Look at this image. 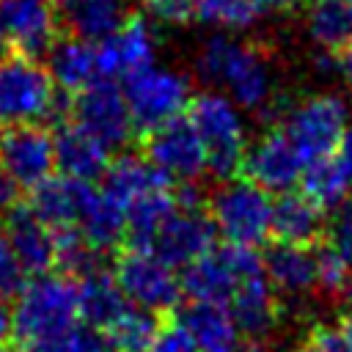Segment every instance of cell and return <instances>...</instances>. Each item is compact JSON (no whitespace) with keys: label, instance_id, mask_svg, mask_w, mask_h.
<instances>
[{"label":"cell","instance_id":"277c9868","mask_svg":"<svg viewBox=\"0 0 352 352\" xmlns=\"http://www.w3.org/2000/svg\"><path fill=\"white\" fill-rule=\"evenodd\" d=\"M187 118L206 146L209 168L220 179L239 176L248 140H245V124L236 110V102L228 99L226 94L206 91V94L192 96L187 107Z\"/></svg>","mask_w":352,"mask_h":352},{"label":"cell","instance_id":"8992f818","mask_svg":"<svg viewBox=\"0 0 352 352\" xmlns=\"http://www.w3.org/2000/svg\"><path fill=\"white\" fill-rule=\"evenodd\" d=\"M349 121V110L336 94H314L289 107L283 124L286 138L294 143L305 162L330 157L338 151Z\"/></svg>","mask_w":352,"mask_h":352},{"label":"cell","instance_id":"f546056e","mask_svg":"<svg viewBox=\"0 0 352 352\" xmlns=\"http://www.w3.org/2000/svg\"><path fill=\"white\" fill-rule=\"evenodd\" d=\"M300 187L316 206L336 209L346 201L349 187H352V176L344 168V162L338 160V154H330V157H319L314 162H305V170L300 176Z\"/></svg>","mask_w":352,"mask_h":352},{"label":"cell","instance_id":"ffe728a7","mask_svg":"<svg viewBox=\"0 0 352 352\" xmlns=\"http://www.w3.org/2000/svg\"><path fill=\"white\" fill-rule=\"evenodd\" d=\"M47 69L66 94H80L94 80H99V63H96V47L77 36H63L52 44L47 52Z\"/></svg>","mask_w":352,"mask_h":352},{"label":"cell","instance_id":"d6986e66","mask_svg":"<svg viewBox=\"0 0 352 352\" xmlns=\"http://www.w3.org/2000/svg\"><path fill=\"white\" fill-rule=\"evenodd\" d=\"M228 308H231V316L236 322V330H242L245 336H250L256 341L261 336H267L278 324V316H280L278 297H275L272 283L264 272L242 280L236 286Z\"/></svg>","mask_w":352,"mask_h":352},{"label":"cell","instance_id":"d4e9b609","mask_svg":"<svg viewBox=\"0 0 352 352\" xmlns=\"http://www.w3.org/2000/svg\"><path fill=\"white\" fill-rule=\"evenodd\" d=\"M77 286H80V316L85 319V324H91L102 333L132 308L129 297L118 286L116 275L94 270V272L82 275Z\"/></svg>","mask_w":352,"mask_h":352},{"label":"cell","instance_id":"7402d4cb","mask_svg":"<svg viewBox=\"0 0 352 352\" xmlns=\"http://www.w3.org/2000/svg\"><path fill=\"white\" fill-rule=\"evenodd\" d=\"M239 283H242V278L226 258L223 248L201 256L198 261L187 264L182 272V292L190 300H204V302L228 305Z\"/></svg>","mask_w":352,"mask_h":352},{"label":"cell","instance_id":"8d00e7d4","mask_svg":"<svg viewBox=\"0 0 352 352\" xmlns=\"http://www.w3.org/2000/svg\"><path fill=\"white\" fill-rule=\"evenodd\" d=\"M324 245H330L352 264V198L336 206L330 220H324Z\"/></svg>","mask_w":352,"mask_h":352},{"label":"cell","instance_id":"8fae6325","mask_svg":"<svg viewBox=\"0 0 352 352\" xmlns=\"http://www.w3.org/2000/svg\"><path fill=\"white\" fill-rule=\"evenodd\" d=\"M69 118L104 140L107 146H124L135 135V121L126 104L124 91L116 85V80H94L88 88L74 94Z\"/></svg>","mask_w":352,"mask_h":352},{"label":"cell","instance_id":"603a6c76","mask_svg":"<svg viewBox=\"0 0 352 352\" xmlns=\"http://www.w3.org/2000/svg\"><path fill=\"white\" fill-rule=\"evenodd\" d=\"M104 192L121 204L124 209L129 204H135L140 195L151 192V190H160V187H170V179L154 168L148 162V157H138V154H121L110 162V168L104 170Z\"/></svg>","mask_w":352,"mask_h":352},{"label":"cell","instance_id":"c3c4849f","mask_svg":"<svg viewBox=\"0 0 352 352\" xmlns=\"http://www.w3.org/2000/svg\"><path fill=\"white\" fill-rule=\"evenodd\" d=\"M292 352H327V349H322L319 344L308 341V344H300V346H297V349H292Z\"/></svg>","mask_w":352,"mask_h":352},{"label":"cell","instance_id":"7dc6e473","mask_svg":"<svg viewBox=\"0 0 352 352\" xmlns=\"http://www.w3.org/2000/svg\"><path fill=\"white\" fill-rule=\"evenodd\" d=\"M300 0H258V6L261 8H267V11H289V8H294Z\"/></svg>","mask_w":352,"mask_h":352},{"label":"cell","instance_id":"bcb514c9","mask_svg":"<svg viewBox=\"0 0 352 352\" xmlns=\"http://www.w3.org/2000/svg\"><path fill=\"white\" fill-rule=\"evenodd\" d=\"M11 336V311L6 305V300L0 297V341Z\"/></svg>","mask_w":352,"mask_h":352},{"label":"cell","instance_id":"f1b7e54d","mask_svg":"<svg viewBox=\"0 0 352 352\" xmlns=\"http://www.w3.org/2000/svg\"><path fill=\"white\" fill-rule=\"evenodd\" d=\"M179 209L176 192L170 187L151 190L140 195L135 204L126 206V236L132 248H151L160 228L170 220V214Z\"/></svg>","mask_w":352,"mask_h":352},{"label":"cell","instance_id":"2e32d148","mask_svg":"<svg viewBox=\"0 0 352 352\" xmlns=\"http://www.w3.org/2000/svg\"><path fill=\"white\" fill-rule=\"evenodd\" d=\"M91 192H94L91 182H80L66 173L47 176L44 182H38L30 190L28 206L50 228H69V226L80 223V214H82Z\"/></svg>","mask_w":352,"mask_h":352},{"label":"cell","instance_id":"30bf717a","mask_svg":"<svg viewBox=\"0 0 352 352\" xmlns=\"http://www.w3.org/2000/svg\"><path fill=\"white\" fill-rule=\"evenodd\" d=\"M146 157L154 168H160L168 179H176L179 184L195 182L209 168V154L204 140L198 138L190 118H173L143 138Z\"/></svg>","mask_w":352,"mask_h":352},{"label":"cell","instance_id":"b9f144b4","mask_svg":"<svg viewBox=\"0 0 352 352\" xmlns=\"http://www.w3.org/2000/svg\"><path fill=\"white\" fill-rule=\"evenodd\" d=\"M19 184L3 170V165H0V209H11V206H16L19 201H16V195H19Z\"/></svg>","mask_w":352,"mask_h":352},{"label":"cell","instance_id":"ee69618b","mask_svg":"<svg viewBox=\"0 0 352 352\" xmlns=\"http://www.w3.org/2000/svg\"><path fill=\"white\" fill-rule=\"evenodd\" d=\"M338 160L344 162V168L349 170V176H352V126L344 132V138H341V146H338Z\"/></svg>","mask_w":352,"mask_h":352},{"label":"cell","instance_id":"ab89813d","mask_svg":"<svg viewBox=\"0 0 352 352\" xmlns=\"http://www.w3.org/2000/svg\"><path fill=\"white\" fill-rule=\"evenodd\" d=\"M143 8L165 25H184L195 16V0H140Z\"/></svg>","mask_w":352,"mask_h":352},{"label":"cell","instance_id":"60d3db41","mask_svg":"<svg viewBox=\"0 0 352 352\" xmlns=\"http://www.w3.org/2000/svg\"><path fill=\"white\" fill-rule=\"evenodd\" d=\"M151 352H201V346L195 344V338L173 319V322H162L160 333L154 338Z\"/></svg>","mask_w":352,"mask_h":352},{"label":"cell","instance_id":"f6af8a7d","mask_svg":"<svg viewBox=\"0 0 352 352\" xmlns=\"http://www.w3.org/2000/svg\"><path fill=\"white\" fill-rule=\"evenodd\" d=\"M214 352H267L256 338H250V341H231L228 346H223V349H214Z\"/></svg>","mask_w":352,"mask_h":352},{"label":"cell","instance_id":"484cf974","mask_svg":"<svg viewBox=\"0 0 352 352\" xmlns=\"http://www.w3.org/2000/svg\"><path fill=\"white\" fill-rule=\"evenodd\" d=\"M176 322L195 338L204 352H214L236 341V322L231 316V308H226L223 302L190 300L176 311Z\"/></svg>","mask_w":352,"mask_h":352},{"label":"cell","instance_id":"d6a6232c","mask_svg":"<svg viewBox=\"0 0 352 352\" xmlns=\"http://www.w3.org/2000/svg\"><path fill=\"white\" fill-rule=\"evenodd\" d=\"M258 0H195V19L220 30H248L258 22Z\"/></svg>","mask_w":352,"mask_h":352},{"label":"cell","instance_id":"681fc988","mask_svg":"<svg viewBox=\"0 0 352 352\" xmlns=\"http://www.w3.org/2000/svg\"><path fill=\"white\" fill-rule=\"evenodd\" d=\"M346 297H349V305H352V292H349V294H346Z\"/></svg>","mask_w":352,"mask_h":352},{"label":"cell","instance_id":"cb8c5ba5","mask_svg":"<svg viewBox=\"0 0 352 352\" xmlns=\"http://www.w3.org/2000/svg\"><path fill=\"white\" fill-rule=\"evenodd\" d=\"M324 209L316 206L305 192H280L272 204V234L278 242L311 245L324 234Z\"/></svg>","mask_w":352,"mask_h":352},{"label":"cell","instance_id":"7c38bea8","mask_svg":"<svg viewBox=\"0 0 352 352\" xmlns=\"http://www.w3.org/2000/svg\"><path fill=\"white\" fill-rule=\"evenodd\" d=\"M0 165L22 187L33 190L52 176L55 138L41 124H16L0 129Z\"/></svg>","mask_w":352,"mask_h":352},{"label":"cell","instance_id":"816d5d0a","mask_svg":"<svg viewBox=\"0 0 352 352\" xmlns=\"http://www.w3.org/2000/svg\"><path fill=\"white\" fill-rule=\"evenodd\" d=\"M0 352H6V349H0Z\"/></svg>","mask_w":352,"mask_h":352},{"label":"cell","instance_id":"9a60e30c","mask_svg":"<svg viewBox=\"0 0 352 352\" xmlns=\"http://www.w3.org/2000/svg\"><path fill=\"white\" fill-rule=\"evenodd\" d=\"M214 236H217V228L209 212H204L201 206L195 209L179 206L154 236L151 250L170 267H187L214 250Z\"/></svg>","mask_w":352,"mask_h":352},{"label":"cell","instance_id":"f35d334b","mask_svg":"<svg viewBox=\"0 0 352 352\" xmlns=\"http://www.w3.org/2000/svg\"><path fill=\"white\" fill-rule=\"evenodd\" d=\"M311 341L327 352H352V308L338 324H316Z\"/></svg>","mask_w":352,"mask_h":352},{"label":"cell","instance_id":"ac0fdd59","mask_svg":"<svg viewBox=\"0 0 352 352\" xmlns=\"http://www.w3.org/2000/svg\"><path fill=\"white\" fill-rule=\"evenodd\" d=\"M3 234L14 245L28 275H47L50 267H55V228L41 223L30 206H11Z\"/></svg>","mask_w":352,"mask_h":352},{"label":"cell","instance_id":"4dcf8cb0","mask_svg":"<svg viewBox=\"0 0 352 352\" xmlns=\"http://www.w3.org/2000/svg\"><path fill=\"white\" fill-rule=\"evenodd\" d=\"M308 36L327 52H338L352 41V11L346 0H314L305 16Z\"/></svg>","mask_w":352,"mask_h":352},{"label":"cell","instance_id":"e575fe53","mask_svg":"<svg viewBox=\"0 0 352 352\" xmlns=\"http://www.w3.org/2000/svg\"><path fill=\"white\" fill-rule=\"evenodd\" d=\"M316 286L324 292V294H333V297H341V294H349L352 289V264L336 253L330 245H322L316 250Z\"/></svg>","mask_w":352,"mask_h":352},{"label":"cell","instance_id":"6da1fadb","mask_svg":"<svg viewBox=\"0 0 352 352\" xmlns=\"http://www.w3.org/2000/svg\"><path fill=\"white\" fill-rule=\"evenodd\" d=\"M80 319V286L69 275H33L11 311V336L33 352Z\"/></svg>","mask_w":352,"mask_h":352},{"label":"cell","instance_id":"836d02e7","mask_svg":"<svg viewBox=\"0 0 352 352\" xmlns=\"http://www.w3.org/2000/svg\"><path fill=\"white\" fill-rule=\"evenodd\" d=\"M55 264L72 278V275H88L99 270V250L80 234L77 226L55 228Z\"/></svg>","mask_w":352,"mask_h":352},{"label":"cell","instance_id":"5b68a950","mask_svg":"<svg viewBox=\"0 0 352 352\" xmlns=\"http://www.w3.org/2000/svg\"><path fill=\"white\" fill-rule=\"evenodd\" d=\"M217 234L234 245H258L272 234V201L264 187L245 176L226 179L209 198Z\"/></svg>","mask_w":352,"mask_h":352},{"label":"cell","instance_id":"3957f363","mask_svg":"<svg viewBox=\"0 0 352 352\" xmlns=\"http://www.w3.org/2000/svg\"><path fill=\"white\" fill-rule=\"evenodd\" d=\"M72 113V102L55 96L47 66L25 55H0V126L38 124Z\"/></svg>","mask_w":352,"mask_h":352},{"label":"cell","instance_id":"83f0119b","mask_svg":"<svg viewBox=\"0 0 352 352\" xmlns=\"http://www.w3.org/2000/svg\"><path fill=\"white\" fill-rule=\"evenodd\" d=\"M77 228L99 253L110 250L126 236V209L116 204L104 190H94Z\"/></svg>","mask_w":352,"mask_h":352},{"label":"cell","instance_id":"7a4b0ae2","mask_svg":"<svg viewBox=\"0 0 352 352\" xmlns=\"http://www.w3.org/2000/svg\"><path fill=\"white\" fill-rule=\"evenodd\" d=\"M198 74L231 94L242 107H264L272 99V72L264 50L256 44L212 36L198 52Z\"/></svg>","mask_w":352,"mask_h":352},{"label":"cell","instance_id":"e0dca14e","mask_svg":"<svg viewBox=\"0 0 352 352\" xmlns=\"http://www.w3.org/2000/svg\"><path fill=\"white\" fill-rule=\"evenodd\" d=\"M55 138V168L60 173L80 179V182H94L104 176L110 168V146L74 124L72 118L60 124V129L52 135Z\"/></svg>","mask_w":352,"mask_h":352},{"label":"cell","instance_id":"5bb4252c","mask_svg":"<svg viewBox=\"0 0 352 352\" xmlns=\"http://www.w3.org/2000/svg\"><path fill=\"white\" fill-rule=\"evenodd\" d=\"M157 38L140 14H129L126 22L96 44V63L104 80H126L154 63Z\"/></svg>","mask_w":352,"mask_h":352},{"label":"cell","instance_id":"74e56055","mask_svg":"<svg viewBox=\"0 0 352 352\" xmlns=\"http://www.w3.org/2000/svg\"><path fill=\"white\" fill-rule=\"evenodd\" d=\"M25 267L14 250V245L8 242L6 234H0V297H14L25 289Z\"/></svg>","mask_w":352,"mask_h":352},{"label":"cell","instance_id":"9c48e42d","mask_svg":"<svg viewBox=\"0 0 352 352\" xmlns=\"http://www.w3.org/2000/svg\"><path fill=\"white\" fill-rule=\"evenodd\" d=\"M58 41L52 0H0V52L36 58Z\"/></svg>","mask_w":352,"mask_h":352},{"label":"cell","instance_id":"1f68e13d","mask_svg":"<svg viewBox=\"0 0 352 352\" xmlns=\"http://www.w3.org/2000/svg\"><path fill=\"white\" fill-rule=\"evenodd\" d=\"M160 324L162 322H157L151 316V311L129 308L116 324H110L104 330V338L116 352H151Z\"/></svg>","mask_w":352,"mask_h":352},{"label":"cell","instance_id":"52a82bcc","mask_svg":"<svg viewBox=\"0 0 352 352\" xmlns=\"http://www.w3.org/2000/svg\"><path fill=\"white\" fill-rule=\"evenodd\" d=\"M124 96H126L135 126L143 132H151V129L179 118L192 102L190 80L184 74H179L173 69H162V66L160 69L148 66V69L126 77Z\"/></svg>","mask_w":352,"mask_h":352},{"label":"cell","instance_id":"4fadbf2b","mask_svg":"<svg viewBox=\"0 0 352 352\" xmlns=\"http://www.w3.org/2000/svg\"><path fill=\"white\" fill-rule=\"evenodd\" d=\"M302 170L305 160L283 129L264 132L256 143L248 146L242 160V176L256 182L267 192H289L294 184H300Z\"/></svg>","mask_w":352,"mask_h":352},{"label":"cell","instance_id":"4316f807","mask_svg":"<svg viewBox=\"0 0 352 352\" xmlns=\"http://www.w3.org/2000/svg\"><path fill=\"white\" fill-rule=\"evenodd\" d=\"M124 0H63V25L85 41H104L126 22Z\"/></svg>","mask_w":352,"mask_h":352},{"label":"cell","instance_id":"f5cc1de1","mask_svg":"<svg viewBox=\"0 0 352 352\" xmlns=\"http://www.w3.org/2000/svg\"><path fill=\"white\" fill-rule=\"evenodd\" d=\"M60 3H63V0H60Z\"/></svg>","mask_w":352,"mask_h":352},{"label":"cell","instance_id":"d590c367","mask_svg":"<svg viewBox=\"0 0 352 352\" xmlns=\"http://www.w3.org/2000/svg\"><path fill=\"white\" fill-rule=\"evenodd\" d=\"M107 349V338L102 330L91 327V324H74L66 333H60L58 338L47 341L44 346L33 349V352H104Z\"/></svg>","mask_w":352,"mask_h":352},{"label":"cell","instance_id":"f907efd6","mask_svg":"<svg viewBox=\"0 0 352 352\" xmlns=\"http://www.w3.org/2000/svg\"><path fill=\"white\" fill-rule=\"evenodd\" d=\"M346 3H349V11H352V0H346Z\"/></svg>","mask_w":352,"mask_h":352},{"label":"cell","instance_id":"ba28073f","mask_svg":"<svg viewBox=\"0 0 352 352\" xmlns=\"http://www.w3.org/2000/svg\"><path fill=\"white\" fill-rule=\"evenodd\" d=\"M113 275L129 302L146 311H170L182 297V278L151 248L129 245L124 253H118Z\"/></svg>","mask_w":352,"mask_h":352},{"label":"cell","instance_id":"44dd1931","mask_svg":"<svg viewBox=\"0 0 352 352\" xmlns=\"http://www.w3.org/2000/svg\"><path fill=\"white\" fill-rule=\"evenodd\" d=\"M261 261L270 283L286 294H305L316 286V253H311L308 245L272 242Z\"/></svg>","mask_w":352,"mask_h":352},{"label":"cell","instance_id":"7bdbcfd3","mask_svg":"<svg viewBox=\"0 0 352 352\" xmlns=\"http://www.w3.org/2000/svg\"><path fill=\"white\" fill-rule=\"evenodd\" d=\"M336 69L341 72L344 82L352 88V41H349V44H344V47L336 52Z\"/></svg>","mask_w":352,"mask_h":352}]
</instances>
